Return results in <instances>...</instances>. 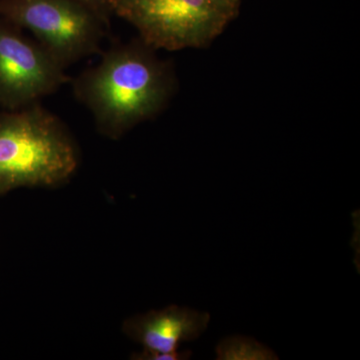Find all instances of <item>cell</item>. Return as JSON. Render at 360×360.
Listing matches in <instances>:
<instances>
[{
	"label": "cell",
	"mask_w": 360,
	"mask_h": 360,
	"mask_svg": "<svg viewBox=\"0 0 360 360\" xmlns=\"http://www.w3.org/2000/svg\"><path fill=\"white\" fill-rule=\"evenodd\" d=\"M210 321L207 312L170 305L129 317L123 322L122 330L143 347V352L131 359L184 360L191 359V352H179V345L200 338Z\"/></svg>",
	"instance_id": "obj_6"
},
{
	"label": "cell",
	"mask_w": 360,
	"mask_h": 360,
	"mask_svg": "<svg viewBox=\"0 0 360 360\" xmlns=\"http://www.w3.org/2000/svg\"><path fill=\"white\" fill-rule=\"evenodd\" d=\"M75 90L94 113L99 130L111 139L153 115L165 96L160 68L130 49L105 54L77 80Z\"/></svg>",
	"instance_id": "obj_2"
},
{
	"label": "cell",
	"mask_w": 360,
	"mask_h": 360,
	"mask_svg": "<svg viewBox=\"0 0 360 360\" xmlns=\"http://www.w3.org/2000/svg\"><path fill=\"white\" fill-rule=\"evenodd\" d=\"M85 1H89V2H90V1H94V0H85Z\"/></svg>",
	"instance_id": "obj_8"
},
{
	"label": "cell",
	"mask_w": 360,
	"mask_h": 360,
	"mask_svg": "<svg viewBox=\"0 0 360 360\" xmlns=\"http://www.w3.org/2000/svg\"><path fill=\"white\" fill-rule=\"evenodd\" d=\"M120 9L146 44L179 51L202 46L220 34L233 0H123Z\"/></svg>",
	"instance_id": "obj_3"
},
{
	"label": "cell",
	"mask_w": 360,
	"mask_h": 360,
	"mask_svg": "<svg viewBox=\"0 0 360 360\" xmlns=\"http://www.w3.org/2000/svg\"><path fill=\"white\" fill-rule=\"evenodd\" d=\"M78 167L70 134L37 104L0 111V196L20 187L65 184Z\"/></svg>",
	"instance_id": "obj_1"
},
{
	"label": "cell",
	"mask_w": 360,
	"mask_h": 360,
	"mask_svg": "<svg viewBox=\"0 0 360 360\" xmlns=\"http://www.w3.org/2000/svg\"><path fill=\"white\" fill-rule=\"evenodd\" d=\"M63 70L41 45L0 23V106L14 110L32 105L66 82Z\"/></svg>",
	"instance_id": "obj_5"
},
{
	"label": "cell",
	"mask_w": 360,
	"mask_h": 360,
	"mask_svg": "<svg viewBox=\"0 0 360 360\" xmlns=\"http://www.w3.org/2000/svg\"><path fill=\"white\" fill-rule=\"evenodd\" d=\"M6 13L13 25L30 30L63 68L96 51L103 37L90 14L65 0H15Z\"/></svg>",
	"instance_id": "obj_4"
},
{
	"label": "cell",
	"mask_w": 360,
	"mask_h": 360,
	"mask_svg": "<svg viewBox=\"0 0 360 360\" xmlns=\"http://www.w3.org/2000/svg\"><path fill=\"white\" fill-rule=\"evenodd\" d=\"M219 360H276L274 350L248 336L234 335L225 338L217 347Z\"/></svg>",
	"instance_id": "obj_7"
}]
</instances>
